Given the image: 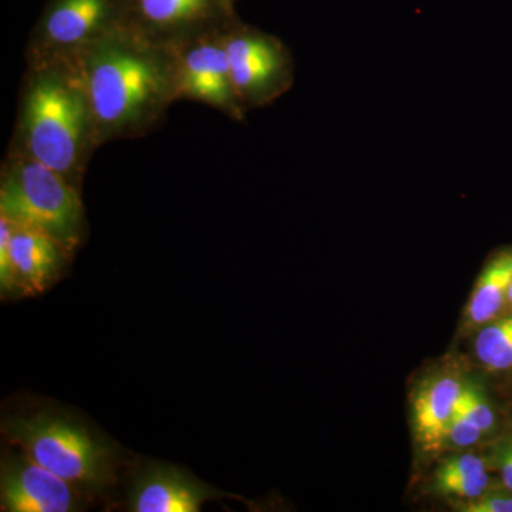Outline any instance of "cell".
<instances>
[{"mask_svg": "<svg viewBox=\"0 0 512 512\" xmlns=\"http://www.w3.org/2000/svg\"><path fill=\"white\" fill-rule=\"evenodd\" d=\"M73 62L82 73L101 146L148 136L178 101L174 50L130 26Z\"/></svg>", "mask_w": 512, "mask_h": 512, "instance_id": "obj_1", "label": "cell"}, {"mask_svg": "<svg viewBox=\"0 0 512 512\" xmlns=\"http://www.w3.org/2000/svg\"><path fill=\"white\" fill-rule=\"evenodd\" d=\"M99 147L92 104L77 63L28 64L9 148L47 165L82 191Z\"/></svg>", "mask_w": 512, "mask_h": 512, "instance_id": "obj_2", "label": "cell"}, {"mask_svg": "<svg viewBox=\"0 0 512 512\" xmlns=\"http://www.w3.org/2000/svg\"><path fill=\"white\" fill-rule=\"evenodd\" d=\"M0 174V215L49 235L73 255L86 237L82 191L57 171L12 148Z\"/></svg>", "mask_w": 512, "mask_h": 512, "instance_id": "obj_3", "label": "cell"}, {"mask_svg": "<svg viewBox=\"0 0 512 512\" xmlns=\"http://www.w3.org/2000/svg\"><path fill=\"white\" fill-rule=\"evenodd\" d=\"M2 430L22 453L79 491L101 490L113 480V448L72 417L45 410L10 417Z\"/></svg>", "mask_w": 512, "mask_h": 512, "instance_id": "obj_4", "label": "cell"}, {"mask_svg": "<svg viewBox=\"0 0 512 512\" xmlns=\"http://www.w3.org/2000/svg\"><path fill=\"white\" fill-rule=\"evenodd\" d=\"M130 26L127 0H46L26 47V64L77 60Z\"/></svg>", "mask_w": 512, "mask_h": 512, "instance_id": "obj_5", "label": "cell"}, {"mask_svg": "<svg viewBox=\"0 0 512 512\" xmlns=\"http://www.w3.org/2000/svg\"><path fill=\"white\" fill-rule=\"evenodd\" d=\"M232 86L245 110L265 106L292 86V59L278 37L237 19L224 35Z\"/></svg>", "mask_w": 512, "mask_h": 512, "instance_id": "obj_6", "label": "cell"}, {"mask_svg": "<svg viewBox=\"0 0 512 512\" xmlns=\"http://www.w3.org/2000/svg\"><path fill=\"white\" fill-rule=\"evenodd\" d=\"M227 29L171 47L175 56L177 99L200 101L231 120L244 121L247 110L239 103L232 86L225 49Z\"/></svg>", "mask_w": 512, "mask_h": 512, "instance_id": "obj_7", "label": "cell"}, {"mask_svg": "<svg viewBox=\"0 0 512 512\" xmlns=\"http://www.w3.org/2000/svg\"><path fill=\"white\" fill-rule=\"evenodd\" d=\"M235 0H127L128 23L158 45L177 47L239 19Z\"/></svg>", "mask_w": 512, "mask_h": 512, "instance_id": "obj_8", "label": "cell"}, {"mask_svg": "<svg viewBox=\"0 0 512 512\" xmlns=\"http://www.w3.org/2000/svg\"><path fill=\"white\" fill-rule=\"evenodd\" d=\"M79 490L37 464L25 453L5 458L0 501L6 512H72L79 508Z\"/></svg>", "mask_w": 512, "mask_h": 512, "instance_id": "obj_9", "label": "cell"}, {"mask_svg": "<svg viewBox=\"0 0 512 512\" xmlns=\"http://www.w3.org/2000/svg\"><path fill=\"white\" fill-rule=\"evenodd\" d=\"M221 491L201 483L181 468L154 463L133 481L128 510L133 512H198Z\"/></svg>", "mask_w": 512, "mask_h": 512, "instance_id": "obj_10", "label": "cell"}, {"mask_svg": "<svg viewBox=\"0 0 512 512\" xmlns=\"http://www.w3.org/2000/svg\"><path fill=\"white\" fill-rule=\"evenodd\" d=\"M9 248L15 293L23 295L45 292L60 278L72 256L56 239L13 222Z\"/></svg>", "mask_w": 512, "mask_h": 512, "instance_id": "obj_11", "label": "cell"}, {"mask_svg": "<svg viewBox=\"0 0 512 512\" xmlns=\"http://www.w3.org/2000/svg\"><path fill=\"white\" fill-rule=\"evenodd\" d=\"M461 390L463 386L456 377H439L427 384L414 400V429L424 450L436 451L443 446Z\"/></svg>", "mask_w": 512, "mask_h": 512, "instance_id": "obj_12", "label": "cell"}, {"mask_svg": "<svg viewBox=\"0 0 512 512\" xmlns=\"http://www.w3.org/2000/svg\"><path fill=\"white\" fill-rule=\"evenodd\" d=\"M512 282V254L495 258L478 278L476 288L467 306L471 323L490 322L503 308Z\"/></svg>", "mask_w": 512, "mask_h": 512, "instance_id": "obj_13", "label": "cell"}, {"mask_svg": "<svg viewBox=\"0 0 512 512\" xmlns=\"http://www.w3.org/2000/svg\"><path fill=\"white\" fill-rule=\"evenodd\" d=\"M478 359L488 369L501 372L512 367V316L485 326L476 340Z\"/></svg>", "mask_w": 512, "mask_h": 512, "instance_id": "obj_14", "label": "cell"}, {"mask_svg": "<svg viewBox=\"0 0 512 512\" xmlns=\"http://www.w3.org/2000/svg\"><path fill=\"white\" fill-rule=\"evenodd\" d=\"M457 406L483 433L494 429L495 417L493 409H491L490 404L484 399L483 394L478 392L476 387L463 386V390H461L460 397L457 400Z\"/></svg>", "mask_w": 512, "mask_h": 512, "instance_id": "obj_15", "label": "cell"}, {"mask_svg": "<svg viewBox=\"0 0 512 512\" xmlns=\"http://www.w3.org/2000/svg\"><path fill=\"white\" fill-rule=\"evenodd\" d=\"M434 484L441 494L474 500L487 490L490 485V477H488L487 471H483V473L470 474V476L440 478Z\"/></svg>", "mask_w": 512, "mask_h": 512, "instance_id": "obj_16", "label": "cell"}, {"mask_svg": "<svg viewBox=\"0 0 512 512\" xmlns=\"http://www.w3.org/2000/svg\"><path fill=\"white\" fill-rule=\"evenodd\" d=\"M481 434L483 431L456 406L447 426L446 441H450L456 447H470L480 441Z\"/></svg>", "mask_w": 512, "mask_h": 512, "instance_id": "obj_17", "label": "cell"}, {"mask_svg": "<svg viewBox=\"0 0 512 512\" xmlns=\"http://www.w3.org/2000/svg\"><path fill=\"white\" fill-rule=\"evenodd\" d=\"M10 234H12V222L0 215V288L3 295H16L12 264H10Z\"/></svg>", "mask_w": 512, "mask_h": 512, "instance_id": "obj_18", "label": "cell"}, {"mask_svg": "<svg viewBox=\"0 0 512 512\" xmlns=\"http://www.w3.org/2000/svg\"><path fill=\"white\" fill-rule=\"evenodd\" d=\"M485 470L484 461L473 454H463V456L453 457L447 460L439 468L436 474V480L440 478L470 476V474L483 473Z\"/></svg>", "mask_w": 512, "mask_h": 512, "instance_id": "obj_19", "label": "cell"}, {"mask_svg": "<svg viewBox=\"0 0 512 512\" xmlns=\"http://www.w3.org/2000/svg\"><path fill=\"white\" fill-rule=\"evenodd\" d=\"M461 510L466 512H512V498L500 497V495H480L470 503L464 505Z\"/></svg>", "mask_w": 512, "mask_h": 512, "instance_id": "obj_20", "label": "cell"}, {"mask_svg": "<svg viewBox=\"0 0 512 512\" xmlns=\"http://www.w3.org/2000/svg\"><path fill=\"white\" fill-rule=\"evenodd\" d=\"M501 474H503L504 484L512 490V447L505 451L503 464H501Z\"/></svg>", "mask_w": 512, "mask_h": 512, "instance_id": "obj_21", "label": "cell"}, {"mask_svg": "<svg viewBox=\"0 0 512 512\" xmlns=\"http://www.w3.org/2000/svg\"><path fill=\"white\" fill-rule=\"evenodd\" d=\"M507 301L510 302L512 305V282L510 285V289H508Z\"/></svg>", "mask_w": 512, "mask_h": 512, "instance_id": "obj_22", "label": "cell"}, {"mask_svg": "<svg viewBox=\"0 0 512 512\" xmlns=\"http://www.w3.org/2000/svg\"><path fill=\"white\" fill-rule=\"evenodd\" d=\"M235 2H238V0H235Z\"/></svg>", "mask_w": 512, "mask_h": 512, "instance_id": "obj_23", "label": "cell"}]
</instances>
